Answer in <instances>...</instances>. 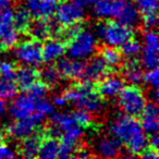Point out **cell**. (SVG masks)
<instances>
[{"label": "cell", "instance_id": "cell-38", "mask_svg": "<svg viewBox=\"0 0 159 159\" xmlns=\"http://www.w3.org/2000/svg\"><path fill=\"white\" fill-rule=\"evenodd\" d=\"M139 157L147 159H157L158 158V149H155L152 146L147 145L145 149L143 150V152L139 155Z\"/></svg>", "mask_w": 159, "mask_h": 159}, {"label": "cell", "instance_id": "cell-33", "mask_svg": "<svg viewBox=\"0 0 159 159\" xmlns=\"http://www.w3.org/2000/svg\"><path fill=\"white\" fill-rule=\"evenodd\" d=\"M144 30H156L158 26V16L157 12H148L141 14V25Z\"/></svg>", "mask_w": 159, "mask_h": 159}, {"label": "cell", "instance_id": "cell-13", "mask_svg": "<svg viewBox=\"0 0 159 159\" xmlns=\"http://www.w3.org/2000/svg\"><path fill=\"white\" fill-rule=\"evenodd\" d=\"M55 66L58 69L60 75L69 81H81L84 76L85 62L77 59L59 57L55 60Z\"/></svg>", "mask_w": 159, "mask_h": 159}, {"label": "cell", "instance_id": "cell-37", "mask_svg": "<svg viewBox=\"0 0 159 159\" xmlns=\"http://www.w3.org/2000/svg\"><path fill=\"white\" fill-rule=\"evenodd\" d=\"M14 157H18V155L7 145V141L0 142V159L14 158Z\"/></svg>", "mask_w": 159, "mask_h": 159}, {"label": "cell", "instance_id": "cell-18", "mask_svg": "<svg viewBox=\"0 0 159 159\" xmlns=\"http://www.w3.org/2000/svg\"><path fill=\"white\" fill-rule=\"evenodd\" d=\"M19 34L13 25V18L0 21V51L7 52L16 47Z\"/></svg>", "mask_w": 159, "mask_h": 159}, {"label": "cell", "instance_id": "cell-25", "mask_svg": "<svg viewBox=\"0 0 159 159\" xmlns=\"http://www.w3.org/2000/svg\"><path fill=\"white\" fill-rule=\"evenodd\" d=\"M96 52L105 60V62L110 68L119 71L120 66L123 61V57H122L121 52L117 47L109 46V45L106 44H98Z\"/></svg>", "mask_w": 159, "mask_h": 159}, {"label": "cell", "instance_id": "cell-39", "mask_svg": "<svg viewBox=\"0 0 159 159\" xmlns=\"http://www.w3.org/2000/svg\"><path fill=\"white\" fill-rule=\"evenodd\" d=\"M147 141L149 142L148 145L152 146L155 149H158V145H159V139H158V133H154V134L149 135L147 139Z\"/></svg>", "mask_w": 159, "mask_h": 159}, {"label": "cell", "instance_id": "cell-36", "mask_svg": "<svg viewBox=\"0 0 159 159\" xmlns=\"http://www.w3.org/2000/svg\"><path fill=\"white\" fill-rule=\"evenodd\" d=\"M35 111H37L38 113L43 115L44 117L50 115L53 112V107L51 104H49L47 100L45 99H40L35 102Z\"/></svg>", "mask_w": 159, "mask_h": 159}, {"label": "cell", "instance_id": "cell-29", "mask_svg": "<svg viewBox=\"0 0 159 159\" xmlns=\"http://www.w3.org/2000/svg\"><path fill=\"white\" fill-rule=\"evenodd\" d=\"M20 92L14 79L0 76V98L1 99H12Z\"/></svg>", "mask_w": 159, "mask_h": 159}, {"label": "cell", "instance_id": "cell-22", "mask_svg": "<svg viewBox=\"0 0 159 159\" xmlns=\"http://www.w3.org/2000/svg\"><path fill=\"white\" fill-rule=\"evenodd\" d=\"M38 79H39V72L34 66H19L16 69V82L20 91L25 92Z\"/></svg>", "mask_w": 159, "mask_h": 159}, {"label": "cell", "instance_id": "cell-3", "mask_svg": "<svg viewBox=\"0 0 159 159\" xmlns=\"http://www.w3.org/2000/svg\"><path fill=\"white\" fill-rule=\"evenodd\" d=\"M118 105L123 113L139 118L146 105V96L139 85L123 86L118 95Z\"/></svg>", "mask_w": 159, "mask_h": 159}, {"label": "cell", "instance_id": "cell-26", "mask_svg": "<svg viewBox=\"0 0 159 159\" xmlns=\"http://www.w3.org/2000/svg\"><path fill=\"white\" fill-rule=\"evenodd\" d=\"M116 19L118 22L122 23L126 26L132 27V29L139 27V25H141V14H139V10L136 9V7L131 2V0L120 11V13L118 14Z\"/></svg>", "mask_w": 159, "mask_h": 159}, {"label": "cell", "instance_id": "cell-24", "mask_svg": "<svg viewBox=\"0 0 159 159\" xmlns=\"http://www.w3.org/2000/svg\"><path fill=\"white\" fill-rule=\"evenodd\" d=\"M43 51V61L45 62H52L62 55L66 52V44L58 39H47L42 45Z\"/></svg>", "mask_w": 159, "mask_h": 159}, {"label": "cell", "instance_id": "cell-42", "mask_svg": "<svg viewBox=\"0 0 159 159\" xmlns=\"http://www.w3.org/2000/svg\"><path fill=\"white\" fill-rule=\"evenodd\" d=\"M6 107H7V104H6L5 99H1L0 98V115H2L6 110Z\"/></svg>", "mask_w": 159, "mask_h": 159}, {"label": "cell", "instance_id": "cell-7", "mask_svg": "<svg viewBox=\"0 0 159 159\" xmlns=\"http://www.w3.org/2000/svg\"><path fill=\"white\" fill-rule=\"evenodd\" d=\"M45 136H46L45 125H38L31 134L20 139V143L16 150V155L20 157H24V158L37 157L38 150Z\"/></svg>", "mask_w": 159, "mask_h": 159}, {"label": "cell", "instance_id": "cell-14", "mask_svg": "<svg viewBox=\"0 0 159 159\" xmlns=\"http://www.w3.org/2000/svg\"><path fill=\"white\" fill-rule=\"evenodd\" d=\"M139 123L143 128L144 132L149 136L154 133H158V125H159V111H158V104L154 102H146L143 111L139 115Z\"/></svg>", "mask_w": 159, "mask_h": 159}, {"label": "cell", "instance_id": "cell-19", "mask_svg": "<svg viewBox=\"0 0 159 159\" xmlns=\"http://www.w3.org/2000/svg\"><path fill=\"white\" fill-rule=\"evenodd\" d=\"M96 152H97V154H95V156L104 157V158L121 157L122 143L115 135L113 136L112 135H106L97 142Z\"/></svg>", "mask_w": 159, "mask_h": 159}, {"label": "cell", "instance_id": "cell-41", "mask_svg": "<svg viewBox=\"0 0 159 159\" xmlns=\"http://www.w3.org/2000/svg\"><path fill=\"white\" fill-rule=\"evenodd\" d=\"M72 1L75 3H77V5H80L81 7H86V6L91 5L94 0H72Z\"/></svg>", "mask_w": 159, "mask_h": 159}, {"label": "cell", "instance_id": "cell-35", "mask_svg": "<svg viewBox=\"0 0 159 159\" xmlns=\"http://www.w3.org/2000/svg\"><path fill=\"white\" fill-rule=\"evenodd\" d=\"M143 81L154 89H158V69H150L143 74Z\"/></svg>", "mask_w": 159, "mask_h": 159}, {"label": "cell", "instance_id": "cell-31", "mask_svg": "<svg viewBox=\"0 0 159 159\" xmlns=\"http://www.w3.org/2000/svg\"><path fill=\"white\" fill-rule=\"evenodd\" d=\"M49 92H50V89L48 87V85L45 84L43 81H40V80L38 79L35 83H33V84L25 91V93H26V95H29L33 100L37 102V100L44 99Z\"/></svg>", "mask_w": 159, "mask_h": 159}, {"label": "cell", "instance_id": "cell-10", "mask_svg": "<svg viewBox=\"0 0 159 159\" xmlns=\"http://www.w3.org/2000/svg\"><path fill=\"white\" fill-rule=\"evenodd\" d=\"M16 56L20 61L26 64L39 66L43 62L42 43L33 38L30 40H24L16 46Z\"/></svg>", "mask_w": 159, "mask_h": 159}, {"label": "cell", "instance_id": "cell-12", "mask_svg": "<svg viewBox=\"0 0 159 159\" xmlns=\"http://www.w3.org/2000/svg\"><path fill=\"white\" fill-rule=\"evenodd\" d=\"M62 1L64 0H26L24 6L34 20H50Z\"/></svg>", "mask_w": 159, "mask_h": 159}, {"label": "cell", "instance_id": "cell-34", "mask_svg": "<svg viewBox=\"0 0 159 159\" xmlns=\"http://www.w3.org/2000/svg\"><path fill=\"white\" fill-rule=\"evenodd\" d=\"M16 0H0V21L13 18V8Z\"/></svg>", "mask_w": 159, "mask_h": 159}, {"label": "cell", "instance_id": "cell-21", "mask_svg": "<svg viewBox=\"0 0 159 159\" xmlns=\"http://www.w3.org/2000/svg\"><path fill=\"white\" fill-rule=\"evenodd\" d=\"M35 111V100L29 95H21L11 104L9 112L16 120L29 118Z\"/></svg>", "mask_w": 159, "mask_h": 159}, {"label": "cell", "instance_id": "cell-11", "mask_svg": "<svg viewBox=\"0 0 159 159\" xmlns=\"http://www.w3.org/2000/svg\"><path fill=\"white\" fill-rule=\"evenodd\" d=\"M116 72H119V71L110 68L105 62V60L97 52H95L91 56L89 61L85 62L83 80H87L91 82H97V81H100L102 79L106 77L107 75Z\"/></svg>", "mask_w": 159, "mask_h": 159}, {"label": "cell", "instance_id": "cell-43", "mask_svg": "<svg viewBox=\"0 0 159 159\" xmlns=\"http://www.w3.org/2000/svg\"><path fill=\"white\" fill-rule=\"evenodd\" d=\"M2 141H7V137H6V135H5V131L0 128V142H2Z\"/></svg>", "mask_w": 159, "mask_h": 159}, {"label": "cell", "instance_id": "cell-16", "mask_svg": "<svg viewBox=\"0 0 159 159\" xmlns=\"http://www.w3.org/2000/svg\"><path fill=\"white\" fill-rule=\"evenodd\" d=\"M39 125V122L34 120L32 117L24 118V119H18L16 122L9 124L5 128L6 137H11L14 139H22L23 137L31 134L37 126Z\"/></svg>", "mask_w": 159, "mask_h": 159}, {"label": "cell", "instance_id": "cell-23", "mask_svg": "<svg viewBox=\"0 0 159 159\" xmlns=\"http://www.w3.org/2000/svg\"><path fill=\"white\" fill-rule=\"evenodd\" d=\"M32 21H33V18L26 7L16 2L13 8V25L19 35L21 34V35L27 36V31H29Z\"/></svg>", "mask_w": 159, "mask_h": 159}, {"label": "cell", "instance_id": "cell-40", "mask_svg": "<svg viewBox=\"0 0 159 159\" xmlns=\"http://www.w3.org/2000/svg\"><path fill=\"white\" fill-rule=\"evenodd\" d=\"M66 102H66V98L62 96V94L60 96H56V97L53 98V105H55V106L62 107V106H64Z\"/></svg>", "mask_w": 159, "mask_h": 159}, {"label": "cell", "instance_id": "cell-5", "mask_svg": "<svg viewBox=\"0 0 159 159\" xmlns=\"http://www.w3.org/2000/svg\"><path fill=\"white\" fill-rule=\"evenodd\" d=\"M133 36L134 31L132 27L126 26L111 18L104 19V33L102 40H105L106 45L118 48Z\"/></svg>", "mask_w": 159, "mask_h": 159}, {"label": "cell", "instance_id": "cell-30", "mask_svg": "<svg viewBox=\"0 0 159 159\" xmlns=\"http://www.w3.org/2000/svg\"><path fill=\"white\" fill-rule=\"evenodd\" d=\"M118 49H119L120 52H121L122 57L133 58L141 52L142 45H141V43L133 36V37L129 38L128 40H125L121 46L118 47Z\"/></svg>", "mask_w": 159, "mask_h": 159}, {"label": "cell", "instance_id": "cell-9", "mask_svg": "<svg viewBox=\"0 0 159 159\" xmlns=\"http://www.w3.org/2000/svg\"><path fill=\"white\" fill-rule=\"evenodd\" d=\"M145 46L142 49L141 63L143 68L150 70L158 66V36L156 30H148L144 34Z\"/></svg>", "mask_w": 159, "mask_h": 159}, {"label": "cell", "instance_id": "cell-17", "mask_svg": "<svg viewBox=\"0 0 159 159\" xmlns=\"http://www.w3.org/2000/svg\"><path fill=\"white\" fill-rule=\"evenodd\" d=\"M119 73L122 75L125 82L132 83L134 85H139L143 81V66L139 59L136 58H126L120 66Z\"/></svg>", "mask_w": 159, "mask_h": 159}, {"label": "cell", "instance_id": "cell-15", "mask_svg": "<svg viewBox=\"0 0 159 159\" xmlns=\"http://www.w3.org/2000/svg\"><path fill=\"white\" fill-rule=\"evenodd\" d=\"M130 0H94V13L99 19L117 18Z\"/></svg>", "mask_w": 159, "mask_h": 159}, {"label": "cell", "instance_id": "cell-1", "mask_svg": "<svg viewBox=\"0 0 159 159\" xmlns=\"http://www.w3.org/2000/svg\"><path fill=\"white\" fill-rule=\"evenodd\" d=\"M109 129L111 134L120 139V142L125 146L126 152H130L133 157H139L148 145L147 136L137 118L120 113L113 119Z\"/></svg>", "mask_w": 159, "mask_h": 159}, {"label": "cell", "instance_id": "cell-6", "mask_svg": "<svg viewBox=\"0 0 159 159\" xmlns=\"http://www.w3.org/2000/svg\"><path fill=\"white\" fill-rule=\"evenodd\" d=\"M53 16L56 20L55 22L59 26H69L84 20V7H81L73 1L69 2L64 0L57 7Z\"/></svg>", "mask_w": 159, "mask_h": 159}, {"label": "cell", "instance_id": "cell-27", "mask_svg": "<svg viewBox=\"0 0 159 159\" xmlns=\"http://www.w3.org/2000/svg\"><path fill=\"white\" fill-rule=\"evenodd\" d=\"M38 72H39V80L43 81L45 84L48 85L50 91L55 89L56 87L60 84L62 79H63V77L60 75L58 69L56 68L55 63L51 64L50 62H48V64L43 66L40 70H38Z\"/></svg>", "mask_w": 159, "mask_h": 159}, {"label": "cell", "instance_id": "cell-28", "mask_svg": "<svg viewBox=\"0 0 159 159\" xmlns=\"http://www.w3.org/2000/svg\"><path fill=\"white\" fill-rule=\"evenodd\" d=\"M59 142L60 139H58V137L46 135L42 142V145H40L39 150H38L37 157L38 158H45V159H50V158L58 157Z\"/></svg>", "mask_w": 159, "mask_h": 159}, {"label": "cell", "instance_id": "cell-8", "mask_svg": "<svg viewBox=\"0 0 159 159\" xmlns=\"http://www.w3.org/2000/svg\"><path fill=\"white\" fill-rule=\"evenodd\" d=\"M94 83H95V89L97 93L105 102H107V100L113 99L119 95L120 91L123 89L125 81L119 72H116Z\"/></svg>", "mask_w": 159, "mask_h": 159}, {"label": "cell", "instance_id": "cell-20", "mask_svg": "<svg viewBox=\"0 0 159 159\" xmlns=\"http://www.w3.org/2000/svg\"><path fill=\"white\" fill-rule=\"evenodd\" d=\"M57 26V23L50 20H34L32 21L27 35L31 38L43 43L47 39H50L53 36V32Z\"/></svg>", "mask_w": 159, "mask_h": 159}, {"label": "cell", "instance_id": "cell-2", "mask_svg": "<svg viewBox=\"0 0 159 159\" xmlns=\"http://www.w3.org/2000/svg\"><path fill=\"white\" fill-rule=\"evenodd\" d=\"M62 96L68 102H73L77 109H82L91 115H99L102 112L106 102L95 89V83L81 80L74 81Z\"/></svg>", "mask_w": 159, "mask_h": 159}, {"label": "cell", "instance_id": "cell-4", "mask_svg": "<svg viewBox=\"0 0 159 159\" xmlns=\"http://www.w3.org/2000/svg\"><path fill=\"white\" fill-rule=\"evenodd\" d=\"M98 47V40L93 32L84 29L76 36L66 43V51L72 59H84L91 57L96 52Z\"/></svg>", "mask_w": 159, "mask_h": 159}, {"label": "cell", "instance_id": "cell-32", "mask_svg": "<svg viewBox=\"0 0 159 159\" xmlns=\"http://www.w3.org/2000/svg\"><path fill=\"white\" fill-rule=\"evenodd\" d=\"M133 1L139 14L157 12L158 10V0H133Z\"/></svg>", "mask_w": 159, "mask_h": 159}]
</instances>
